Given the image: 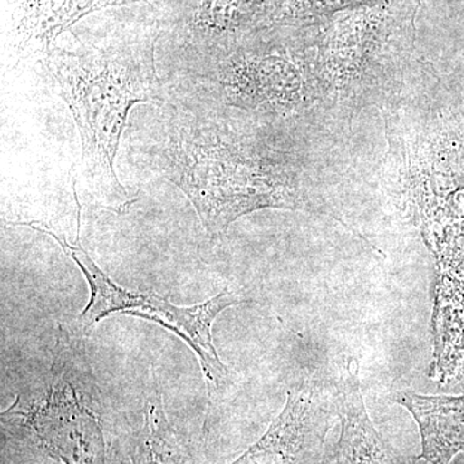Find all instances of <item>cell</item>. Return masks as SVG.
<instances>
[{"instance_id": "1", "label": "cell", "mask_w": 464, "mask_h": 464, "mask_svg": "<svg viewBox=\"0 0 464 464\" xmlns=\"http://www.w3.org/2000/svg\"><path fill=\"white\" fill-rule=\"evenodd\" d=\"M130 123L133 157L188 198L210 237L252 210L297 204L267 150L240 136L224 106L164 94Z\"/></svg>"}, {"instance_id": "2", "label": "cell", "mask_w": 464, "mask_h": 464, "mask_svg": "<svg viewBox=\"0 0 464 464\" xmlns=\"http://www.w3.org/2000/svg\"><path fill=\"white\" fill-rule=\"evenodd\" d=\"M43 61L81 133L88 188L114 209L127 207L130 197L114 164L130 110L164 100L152 43L79 44L51 51Z\"/></svg>"}, {"instance_id": "3", "label": "cell", "mask_w": 464, "mask_h": 464, "mask_svg": "<svg viewBox=\"0 0 464 464\" xmlns=\"http://www.w3.org/2000/svg\"><path fill=\"white\" fill-rule=\"evenodd\" d=\"M83 335L61 329L47 374L3 411L47 456L63 464H110L99 387L85 357Z\"/></svg>"}, {"instance_id": "4", "label": "cell", "mask_w": 464, "mask_h": 464, "mask_svg": "<svg viewBox=\"0 0 464 464\" xmlns=\"http://www.w3.org/2000/svg\"><path fill=\"white\" fill-rule=\"evenodd\" d=\"M17 225L27 226L56 240L83 273L90 285V299L87 306L76 317V331L79 334L87 337L88 332L97 323L114 314L141 317L164 326L192 348L206 375L210 395L226 389L231 383V371L221 362L213 343L212 325L222 311L243 304L246 302V299L237 297L230 290H224L203 304L177 306L157 293L127 289L116 284L92 259L90 253L82 246L79 237L72 244L42 222H18Z\"/></svg>"}, {"instance_id": "5", "label": "cell", "mask_w": 464, "mask_h": 464, "mask_svg": "<svg viewBox=\"0 0 464 464\" xmlns=\"http://www.w3.org/2000/svg\"><path fill=\"white\" fill-rule=\"evenodd\" d=\"M335 417V393L307 378L290 391L268 431L231 464H328L326 438Z\"/></svg>"}, {"instance_id": "6", "label": "cell", "mask_w": 464, "mask_h": 464, "mask_svg": "<svg viewBox=\"0 0 464 464\" xmlns=\"http://www.w3.org/2000/svg\"><path fill=\"white\" fill-rule=\"evenodd\" d=\"M334 393L341 435L328 464H429L420 457H402L375 431L362 399L355 359L344 362Z\"/></svg>"}, {"instance_id": "7", "label": "cell", "mask_w": 464, "mask_h": 464, "mask_svg": "<svg viewBox=\"0 0 464 464\" xmlns=\"http://www.w3.org/2000/svg\"><path fill=\"white\" fill-rule=\"evenodd\" d=\"M116 450L121 464H199L190 440L168 420L155 372L141 423L125 433Z\"/></svg>"}, {"instance_id": "8", "label": "cell", "mask_w": 464, "mask_h": 464, "mask_svg": "<svg viewBox=\"0 0 464 464\" xmlns=\"http://www.w3.org/2000/svg\"><path fill=\"white\" fill-rule=\"evenodd\" d=\"M127 2L130 0H17L11 41L14 63L39 54L47 57L53 39L79 18Z\"/></svg>"}, {"instance_id": "9", "label": "cell", "mask_w": 464, "mask_h": 464, "mask_svg": "<svg viewBox=\"0 0 464 464\" xmlns=\"http://www.w3.org/2000/svg\"><path fill=\"white\" fill-rule=\"evenodd\" d=\"M391 399L413 415L422 436L423 460L449 464L464 451V395L423 396L413 391H398Z\"/></svg>"}]
</instances>
